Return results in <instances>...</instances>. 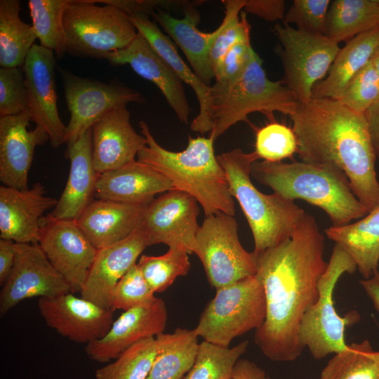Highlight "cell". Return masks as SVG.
<instances>
[{
  "mask_svg": "<svg viewBox=\"0 0 379 379\" xmlns=\"http://www.w3.org/2000/svg\"><path fill=\"white\" fill-rule=\"evenodd\" d=\"M324 237L314 216L305 213L293 235L277 246L255 253L256 276L264 289L266 317L254 340L275 361L297 359L302 319L318 299V282L327 267Z\"/></svg>",
  "mask_w": 379,
  "mask_h": 379,
  "instance_id": "cell-1",
  "label": "cell"
},
{
  "mask_svg": "<svg viewBox=\"0 0 379 379\" xmlns=\"http://www.w3.org/2000/svg\"><path fill=\"white\" fill-rule=\"evenodd\" d=\"M289 117L302 161L340 169L368 213L379 207L377 156L364 114L338 100L312 98Z\"/></svg>",
  "mask_w": 379,
  "mask_h": 379,
  "instance_id": "cell-2",
  "label": "cell"
},
{
  "mask_svg": "<svg viewBox=\"0 0 379 379\" xmlns=\"http://www.w3.org/2000/svg\"><path fill=\"white\" fill-rule=\"evenodd\" d=\"M139 125L147 145L138 153V161L165 175L174 189L194 197L205 217L220 213L234 215V198L225 171L215 155L212 138L189 135L187 147L175 152L156 141L144 121Z\"/></svg>",
  "mask_w": 379,
  "mask_h": 379,
  "instance_id": "cell-3",
  "label": "cell"
},
{
  "mask_svg": "<svg viewBox=\"0 0 379 379\" xmlns=\"http://www.w3.org/2000/svg\"><path fill=\"white\" fill-rule=\"evenodd\" d=\"M251 175L287 200L302 199L321 208L332 226L345 225L368 213L353 193L346 175L333 166L257 160Z\"/></svg>",
  "mask_w": 379,
  "mask_h": 379,
  "instance_id": "cell-4",
  "label": "cell"
},
{
  "mask_svg": "<svg viewBox=\"0 0 379 379\" xmlns=\"http://www.w3.org/2000/svg\"><path fill=\"white\" fill-rule=\"evenodd\" d=\"M225 171L230 194L236 199L248 221L260 253L289 239L305 212L294 201L273 193L260 192L251 180V166L258 160L255 152L237 148L217 156Z\"/></svg>",
  "mask_w": 379,
  "mask_h": 379,
  "instance_id": "cell-5",
  "label": "cell"
},
{
  "mask_svg": "<svg viewBox=\"0 0 379 379\" xmlns=\"http://www.w3.org/2000/svg\"><path fill=\"white\" fill-rule=\"evenodd\" d=\"M298 101L281 81L270 80L262 67V60L256 52L241 77L230 86L214 83L211 86V117L212 130L209 138L214 141L232 126L248 122V115L260 112L269 120L273 112L293 114Z\"/></svg>",
  "mask_w": 379,
  "mask_h": 379,
  "instance_id": "cell-6",
  "label": "cell"
},
{
  "mask_svg": "<svg viewBox=\"0 0 379 379\" xmlns=\"http://www.w3.org/2000/svg\"><path fill=\"white\" fill-rule=\"evenodd\" d=\"M265 317V292L255 274L217 288L193 330L204 340L228 347L234 338L259 328Z\"/></svg>",
  "mask_w": 379,
  "mask_h": 379,
  "instance_id": "cell-7",
  "label": "cell"
},
{
  "mask_svg": "<svg viewBox=\"0 0 379 379\" xmlns=\"http://www.w3.org/2000/svg\"><path fill=\"white\" fill-rule=\"evenodd\" d=\"M357 270L353 259L339 245L335 244L329 262L318 282V299L304 314L299 329V340L315 359L345 350V330L360 320L356 311L340 316L334 307L333 293L340 277Z\"/></svg>",
  "mask_w": 379,
  "mask_h": 379,
  "instance_id": "cell-8",
  "label": "cell"
},
{
  "mask_svg": "<svg viewBox=\"0 0 379 379\" xmlns=\"http://www.w3.org/2000/svg\"><path fill=\"white\" fill-rule=\"evenodd\" d=\"M66 53L106 58L126 47L138 30L130 17L108 4L100 6L93 0H69L63 18Z\"/></svg>",
  "mask_w": 379,
  "mask_h": 379,
  "instance_id": "cell-9",
  "label": "cell"
},
{
  "mask_svg": "<svg viewBox=\"0 0 379 379\" xmlns=\"http://www.w3.org/2000/svg\"><path fill=\"white\" fill-rule=\"evenodd\" d=\"M237 229L234 216L220 213L206 216L197 232L192 253L215 289L256 274L255 254L244 248Z\"/></svg>",
  "mask_w": 379,
  "mask_h": 379,
  "instance_id": "cell-10",
  "label": "cell"
},
{
  "mask_svg": "<svg viewBox=\"0 0 379 379\" xmlns=\"http://www.w3.org/2000/svg\"><path fill=\"white\" fill-rule=\"evenodd\" d=\"M274 31L284 67L281 81L299 102H307L312 98L314 85L328 73L340 50L338 44L325 35L309 34L288 25L277 24Z\"/></svg>",
  "mask_w": 379,
  "mask_h": 379,
  "instance_id": "cell-11",
  "label": "cell"
},
{
  "mask_svg": "<svg viewBox=\"0 0 379 379\" xmlns=\"http://www.w3.org/2000/svg\"><path fill=\"white\" fill-rule=\"evenodd\" d=\"M70 119L67 144L76 140L105 114L129 102L142 103L143 96L117 83H103L60 68Z\"/></svg>",
  "mask_w": 379,
  "mask_h": 379,
  "instance_id": "cell-12",
  "label": "cell"
},
{
  "mask_svg": "<svg viewBox=\"0 0 379 379\" xmlns=\"http://www.w3.org/2000/svg\"><path fill=\"white\" fill-rule=\"evenodd\" d=\"M13 267L0 292V313L4 315L20 302L32 298L55 297L71 292L39 244H15Z\"/></svg>",
  "mask_w": 379,
  "mask_h": 379,
  "instance_id": "cell-13",
  "label": "cell"
},
{
  "mask_svg": "<svg viewBox=\"0 0 379 379\" xmlns=\"http://www.w3.org/2000/svg\"><path fill=\"white\" fill-rule=\"evenodd\" d=\"M53 267L69 284L71 293L81 292L97 249L75 220L44 218L39 243Z\"/></svg>",
  "mask_w": 379,
  "mask_h": 379,
  "instance_id": "cell-14",
  "label": "cell"
},
{
  "mask_svg": "<svg viewBox=\"0 0 379 379\" xmlns=\"http://www.w3.org/2000/svg\"><path fill=\"white\" fill-rule=\"evenodd\" d=\"M54 53L34 44L22 65L31 121L48 135L52 147L67 142V126L57 107Z\"/></svg>",
  "mask_w": 379,
  "mask_h": 379,
  "instance_id": "cell-15",
  "label": "cell"
},
{
  "mask_svg": "<svg viewBox=\"0 0 379 379\" xmlns=\"http://www.w3.org/2000/svg\"><path fill=\"white\" fill-rule=\"evenodd\" d=\"M198 201L192 195L171 190L159 195L146 207L142 229L150 246L164 244L183 247L192 253L199 225Z\"/></svg>",
  "mask_w": 379,
  "mask_h": 379,
  "instance_id": "cell-16",
  "label": "cell"
},
{
  "mask_svg": "<svg viewBox=\"0 0 379 379\" xmlns=\"http://www.w3.org/2000/svg\"><path fill=\"white\" fill-rule=\"evenodd\" d=\"M38 307L47 326L75 343L88 344L102 338L113 323V310L71 292L39 298Z\"/></svg>",
  "mask_w": 379,
  "mask_h": 379,
  "instance_id": "cell-17",
  "label": "cell"
},
{
  "mask_svg": "<svg viewBox=\"0 0 379 379\" xmlns=\"http://www.w3.org/2000/svg\"><path fill=\"white\" fill-rule=\"evenodd\" d=\"M168 313L161 298L152 300L124 311L101 338L86 344L88 357L105 363L115 359L135 343L164 333Z\"/></svg>",
  "mask_w": 379,
  "mask_h": 379,
  "instance_id": "cell-18",
  "label": "cell"
},
{
  "mask_svg": "<svg viewBox=\"0 0 379 379\" xmlns=\"http://www.w3.org/2000/svg\"><path fill=\"white\" fill-rule=\"evenodd\" d=\"M58 199L46 195L44 185L19 190L0 187V239L18 244H38L44 213L54 208Z\"/></svg>",
  "mask_w": 379,
  "mask_h": 379,
  "instance_id": "cell-19",
  "label": "cell"
},
{
  "mask_svg": "<svg viewBox=\"0 0 379 379\" xmlns=\"http://www.w3.org/2000/svg\"><path fill=\"white\" fill-rule=\"evenodd\" d=\"M150 246L142 229L126 239L97 250L81 296L112 309L114 288L121 278L135 265L142 252Z\"/></svg>",
  "mask_w": 379,
  "mask_h": 379,
  "instance_id": "cell-20",
  "label": "cell"
},
{
  "mask_svg": "<svg viewBox=\"0 0 379 379\" xmlns=\"http://www.w3.org/2000/svg\"><path fill=\"white\" fill-rule=\"evenodd\" d=\"M29 110L19 114L0 117V180L3 185L28 189V173L35 147L49 140L40 127L27 130Z\"/></svg>",
  "mask_w": 379,
  "mask_h": 379,
  "instance_id": "cell-21",
  "label": "cell"
},
{
  "mask_svg": "<svg viewBox=\"0 0 379 379\" xmlns=\"http://www.w3.org/2000/svg\"><path fill=\"white\" fill-rule=\"evenodd\" d=\"M146 145V138L132 126L126 105L112 109L92 126V158L98 174L135 161Z\"/></svg>",
  "mask_w": 379,
  "mask_h": 379,
  "instance_id": "cell-22",
  "label": "cell"
},
{
  "mask_svg": "<svg viewBox=\"0 0 379 379\" xmlns=\"http://www.w3.org/2000/svg\"><path fill=\"white\" fill-rule=\"evenodd\" d=\"M105 59L113 65H128L140 77L153 83L178 119L188 124L191 109L182 81L140 33L126 47Z\"/></svg>",
  "mask_w": 379,
  "mask_h": 379,
  "instance_id": "cell-23",
  "label": "cell"
},
{
  "mask_svg": "<svg viewBox=\"0 0 379 379\" xmlns=\"http://www.w3.org/2000/svg\"><path fill=\"white\" fill-rule=\"evenodd\" d=\"M174 190L162 173L139 161L98 175L97 199L128 204L148 205L158 194Z\"/></svg>",
  "mask_w": 379,
  "mask_h": 379,
  "instance_id": "cell-24",
  "label": "cell"
},
{
  "mask_svg": "<svg viewBox=\"0 0 379 379\" xmlns=\"http://www.w3.org/2000/svg\"><path fill=\"white\" fill-rule=\"evenodd\" d=\"M147 206L96 199L75 221L98 250L121 241L140 230Z\"/></svg>",
  "mask_w": 379,
  "mask_h": 379,
  "instance_id": "cell-25",
  "label": "cell"
},
{
  "mask_svg": "<svg viewBox=\"0 0 379 379\" xmlns=\"http://www.w3.org/2000/svg\"><path fill=\"white\" fill-rule=\"evenodd\" d=\"M70 168L66 185L53 210L58 220H76L93 201L98 173L92 158V128L67 144Z\"/></svg>",
  "mask_w": 379,
  "mask_h": 379,
  "instance_id": "cell-26",
  "label": "cell"
},
{
  "mask_svg": "<svg viewBox=\"0 0 379 379\" xmlns=\"http://www.w3.org/2000/svg\"><path fill=\"white\" fill-rule=\"evenodd\" d=\"M134 26L154 50L169 65L179 79L190 86L196 95L199 112L192 120L190 128L201 133L212 130L211 117V86L206 84L182 60L171 39L149 20V15L136 14L129 16Z\"/></svg>",
  "mask_w": 379,
  "mask_h": 379,
  "instance_id": "cell-27",
  "label": "cell"
},
{
  "mask_svg": "<svg viewBox=\"0 0 379 379\" xmlns=\"http://www.w3.org/2000/svg\"><path fill=\"white\" fill-rule=\"evenodd\" d=\"M152 15L156 22L181 49L196 74L210 86L215 74L210 61V49L216 36L217 29L213 32L200 31L199 11L192 6L185 9L182 18L172 16L168 12L157 8Z\"/></svg>",
  "mask_w": 379,
  "mask_h": 379,
  "instance_id": "cell-28",
  "label": "cell"
},
{
  "mask_svg": "<svg viewBox=\"0 0 379 379\" xmlns=\"http://www.w3.org/2000/svg\"><path fill=\"white\" fill-rule=\"evenodd\" d=\"M378 44L379 26L346 42L326 77L314 85L312 98L339 100L353 77L371 60Z\"/></svg>",
  "mask_w": 379,
  "mask_h": 379,
  "instance_id": "cell-29",
  "label": "cell"
},
{
  "mask_svg": "<svg viewBox=\"0 0 379 379\" xmlns=\"http://www.w3.org/2000/svg\"><path fill=\"white\" fill-rule=\"evenodd\" d=\"M327 237L339 245L353 259L366 279L378 272L379 265V207L359 221L331 226L324 230Z\"/></svg>",
  "mask_w": 379,
  "mask_h": 379,
  "instance_id": "cell-30",
  "label": "cell"
},
{
  "mask_svg": "<svg viewBox=\"0 0 379 379\" xmlns=\"http://www.w3.org/2000/svg\"><path fill=\"white\" fill-rule=\"evenodd\" d=\"M156 339L157 354L147 379H184L197 357L198 335L194 330L178 328Z\"/></svg>",
  "mask_w": 379,
  "mask_h": 379,
  "instance_id": "cell-31",
  "label": "cell"
},
{
  "mask_svg": "<svg viewBox=\"0 0 379 379\" xmlns=\"http://www.w3.org/2000/svg\"><path fill=\"white\" fill-rule=\"evenodd\" d=\"M379 26V0H334L331 2L325 36L336 44Z\"/></svg>",
  "mask_w": 379,
  "mask_h": 379,
  "instance_id": "cell-32",
  "label": "cell"
},
{
  "mask_svg": "<svg viewBox=\"0 0 379 379\" xmlns=\"http://www.w3.org/2000/svg\"><path fill=\"white\" fill-rule=\"evenodd\" d=\"M20 1H0L1 67H22L37 39L32 25L20 19Z\"/></svg>",
  "mask_w": 379,
  "mask_h": 379,
  "instance_id": "cell-33",
  "label": "cell"
},
{
  "mask_svg": "<svg viewBox=\"0 0 379 379\" xmlns=\"http://www.w3.org/2000/svg\"><path fill=\"white\" fill-rule=\"evenodd\" d=\"M319 379H379V350L368 340L351 343L328 361Z\"/></svg>",
  "mask_w": 379,
  "mask_h": 379,
  "instance_id": "cell-34",
  "label": "cell"
},
{
  "mask_svg": "<svg viewBox=\"0 0 379 379\" xmlns=\"http://www.w3.org/2000/svg\"><path fill=\"white\" fill-rule=\"evenodd\" d=\"M69 0H29L28 6L32 27L40 45L58 58L67 50L63 25L64 13Z\"/></svg>",
  "mask_w": 379,
  "mask_h": 379,
  "instance_id": "cell-35",
  "label": "cell"
},
{
  "mask_svg": "<svg viewBox=\"0 0 379 379\" xmlns=\"http://www.w3.org/2000/svg\"><path fill=\"white\" fill-rule=\"evenodd\" d=\"M248 345V340L232 348L202 341L199 344L194 364L184 379H230L235 364Z\"/></svg>",
  "mask_w": 379,
  "mask_h": 379,
  "instance_id": "cell-36",
  "label": "cell"
},
{
  "mask_svg": "<svg viewBox=\"0 0 379 379\" xmlns=\"http://www.w3.org/2000/svg\"><path fill=\"white\" fill-rule=\"evenodd\" d=\"M157 354L156 337L125 350L114 362L95 371V379H147Z\"/></svg>",
  "mask_w": 379,
  "mask_h": 379,
  "instance_id": "cell-37",
  "label": "cell"
},
{
  "mask_svg": "<svg viewBox=\"0 0 379 379\" xmlns=\"http://www.w3.org/2000/svg\"><path fill=\"white\" fill-rule=\"evenodd\" d=\"M189 252L183 247H170L159 256L142 255L137 265L147 284L155 293L166 290L180 276L186 275L191 267Z\"/></svg>",
  "mask_w": 379,
  "mask_h": 379,
  "instance_id": "cell-38",
  "label": "cell"
},
{
  "mask_svg": "<svg viewBox=\"0 0 379 379\" xmlns=\"http://www.w3.org/2000/svg\"><path fill=\"white\" fill-rule=\"evenodd\" d=\"M225 16L217 27V34L210 49V61L215 68L225 54L234 44L250 37L251 25L246 14L241 12L246 0H225Z\"/></svg>",
  "mask_w": 379,
  "mask_h": 379,
  "instance_id": "cell-39",
  "label": "cell"
},
{
  "mask_svg": "<svg viewBox=\"0 0 379 379\" xmlns=\"http://www.w3.org/2000/svg\"><path fill=\"white\" fill-rule=\"evenodd\" d=\"M260 128H255V153L258 159L270 162L291 159L298 153L296 135L292 128L275 119Z\"/></svg>",
  "mask_w": 379,
  "mask_h": 379,
  "instance_id": "cell-40",
  "label": "cell"
},
{
  "mask_svg": "<svg viewBox=\"0 0 379 379\" xmlns=\"http://www.w3.org/2000/svg\"><path fill=\"white\" fill-rule=\"evenodd\" d=\"M379 99V76L370 60L350 81L340 100L350 109L364 114Z\"/></svg>",
  "mask_w": 379,
  "mask_h": 379,
  "instance_id": "cell-41",
  "label": "cell"
},
{
  "mask_svg": "<svg viewBox=\"0 0 379 379\" xmlns=\"http://www.w3.org/2000/svg\"><path fill=\"white\" fill-rule=\"evenodd\" d=\"M330 0H294L285 14L284 24H295L297 29L325 35Z\"/></svg>",
  "mask_w": 379,
  "mask_h": 379,
  "instance_id": "cell-42",
  "label": "cell"
},
{
  "mask_svg": "<svg viewBox=\"0 0 379 379\" xmlns=\"http://www.w3.org/2000/svg\"><path fill=\"white\" fill-rule=\"evenodd\" d=\"M28 109L27 91L22 67L0 68V117Z\"/></svg>",
  "mask_w": 379,
  "mask_h": 379,
  "instance_id": "cell-43",
  "label": "cell"
},
{
  "mask_svg": "<svg viewBox=\"0 0 379 379\" xmlns=\"http://www.w3.org/2000/svg\"><path fill=\"white\" fill-rule=\"evenodd\" d=\"M154 294L136 263L117 284L112 309L126 311L152 300Z\"/></svg>",
  "mask_w": 379,
  "mask_h": 379,
  "instance_id": "cell-44",
  "label": "cell"
},
{
  "mask_svg": "<svg viewBox=\"0 0 379 379\" xmlns=\"http://www.w3.org/2000/svg\"><path fill=\"white\" fill-rule=\"evenodd\" d=\"M255 52L251 37L234 44L214 69L215 83L230 86L236 82L246 70Z\"/></svg>",
  "mask_w": 379,
  "mask_h": 379,
  "instance_id": "cell-45",
  "label": "cell"
},
{
  "mask_svg": "<svg viewBox=\"0 0 379 379\" xmlns=\"http://www.w3.org/2000/svg\"><path fill=\"white\" fill-rule=\"evenodd\" d=\"M284 0H246L244 10L265 20H284L285 16Z\"/></svg>",
  "mask_w": 379,
  "mask_h": 379,
  "instance_id": "cell-46",
  "label": "cell"
},
{
  "mask_svg": "<svg viewBox=\"0 0 379 379\" xmlns=\"http://www.w3.org/2000/svg\"><path fill=\"white\" fill-rule=\"evenodd\" d=\"M93 1L113 6L128 16L136 14L152 15L157 8H159V6L169 4L168 1H163L139 0H93Z\"/></svg>",
  "mask_w": 379,
  "mask_h": 379,
  "instance_id": "cell-47",
  "label": "cell"
},
{
  "mask_svg": "<svg viewBox=\"0 0 379 379\" xmlns=\"http://www.w3.org/2000/svg\"><path fill=\"white\" fill-rule=\"evenodd\" d=\"M16 243L0 239V284L2 286L8 277L15 262Z\"/></svg>",
  "mask_w": 379,
  "mask_h": 379,
  "instance_id": "cell-48",
  "label": "cell"
},
{
  "mask_svg": "<svg viewBox=\"0 0 379 379\" xmlns=\"http://www.w3.org/2000/svg\"><path fill=\"white\" fill-rule=\"evenodd\" d=\"M230 379H270V377L255 362L240 358L235 364Z\"/></svg>",
  "mask_w": 379,
  "mask_h": 379,
  "instance_id": "cell-49",
  "label": "cell"
},
{
  "mask_svg": "<svg viewBox=\"0 0 379 379\" xmlns=\"http://www.w3.org/2000/svg\"><path fill=\"white\" fill-rule=\"evenodd\" d=\"M364 115L368 124L377 159L379 160V99L364 113Z\"/></svg>",
  "mask_w": 379,
  "mask_h": 379,
  "instance_id": "cell-50",
  "label": "cell"
},
{
  "mask_svg": "<svg viewBox=\"0 0 379 379\" xmlns=\"http://www.w3.org/2000/svg\"><path fill=\"white\" fill-rule=\"evenodd\" d=\"M359 283L379 312V273L377 272L369 279H362Z\"/></svg>",
  "mask_w": 379,
  "mask_h": 379,
  "instance_id": "cell-51",
  "label": "cell"
},
{
  "mask_svg": "<svg viewBox=\"0 0 379 379\" xmlns=\"http://www.w3.org/2000/svg\"><path fill=\"white\" fill-rule=\"evenodd\" d=\"M371 60L379 76V44L378 45L375 51H374Z\"/></svg>",
  "mask_w": 379,
  "mask_h": 379,
  "instance_id": "cell-52",
  "label": "cell"
},
{
  "mask_svg": "<svg viewBox=\"0 0 379 379\" xmlns=\"http://www.w3.org/2000/svg\"><path fill=\"white\" fill-rule=\"evenodd\" d=\"M378 272L379 273V265H378Z\"/></svg>",
  "mask_w": 379,
  "mask_h": 379,
  "instance_id": "cell-53",
  "label": "cell"
}]
</instances>
